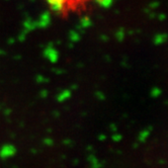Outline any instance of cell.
Segmentation results:
<instances>
[{"mask_svg": "<svg viewBox=\"0 0 168 168\" xmlns=\"http://www.w3.org/2000/svg\"><path fill=\"white\" fill-rule=\"evenodd\" d=\"M54 13L60 16H76L85 13L104 0H42Z\"/></svg>", "mask_w": 168, "mask_h": 168, "instance_id": "obj_1", "label": "cell"}]
</instances>
